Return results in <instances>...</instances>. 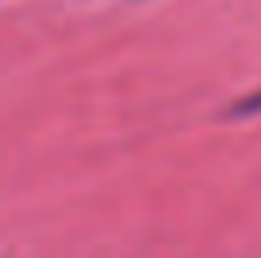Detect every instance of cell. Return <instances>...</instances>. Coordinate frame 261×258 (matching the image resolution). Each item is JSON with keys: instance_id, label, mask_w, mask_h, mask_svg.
<instances>
[{"instance_id": "6da1fadb", "label": "cell", "mask_w": 261, "mask_h": 258, "mask_svg": "<svg viewBox=\"0 0 261 258\" xmlns=\"http://www.w3.org/2000/svg\"><path fill=\"white\" fill-rule=\"evenodd\" d=\"M254 110H261V92H254V96H247L240 106H237V113H254Z\"/></svg>"}]
</instances>
